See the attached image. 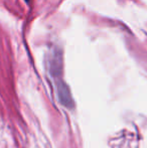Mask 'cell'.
Listing matches in <instances>:
<instances>
[{"label": "cell", "mask_w": 147, "mask_h": 148, "mask_svg": "<svg viewBox=\"0 0 147 148\" xmlns=\"http://www.w3.org/2000/svg\"><path fill=\"white\" fill-rule=\"evenodd\" d=\"M25 1H27V2H28V1H29V0H25Z\"/></svg>", "instance_id": "cell-1"}]
</instances>
